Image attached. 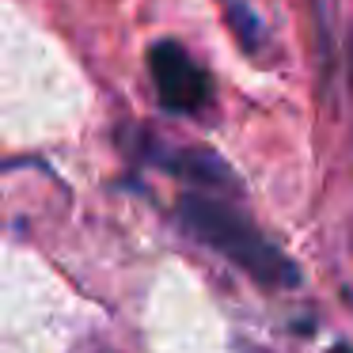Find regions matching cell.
I'll return each mask as SVG.
<instances>
[{"mask_svg":"<svg viewBox=\"0 0 353 353\" xmlns=\"http://www.w3.org/2000/svg\"><path fill=\"white\" fill-rule=\"evenodd\" d=\"M179 221L186 224V232H190L194 239H201V243L213 247L216 254H224L232 266H239L259 285L289 289V285L300 281V274L289 262V254H281L274 243H266V239L259 236V228H254L243 213H236L228 201H221L216 194L213 198H205V194H186V198L179 201Z\"/></svg>","mask_w":353,"mask_h":353,"instance_id":"obj_1","label":"cell"},{"mask_svg":"<svg viewBox=\"0 0 353 353\" xmlns=\"http://www.w3.org/2000/svg\"><path fill=\"white\" fill-rule=\"evenodd\" d=\"M148 69L156 80V95L168 110H201L209 103V77L179 42H156L148 50Z\"/></svg>","mask_w":353,"mask_h":353,"instance_id":"obj_2","label":"cell"},{"mask_svg":"<svg viewBox=\"0 0 353 353\" xmlns=\"http://www.w3.org/2000/svg\"><path fill=\"white\" fill-rule=\"evenodd\" d=\"M148 156L160 163L163 171L179 179H190L198 186H209V190H236V179L228 175L224 160H216L213 152H201V148H175V152H160L156 145H148Z\"/></svg>","mask_w":353,"mask_h":353,"instance_id":"obj_3","label":"cell"},{"mask_svg":"<svg viewBox=\"0 0 353 353\" xmlns=\"http://www.w3.org/2000/svg\"><path fill=\"white\" fill-rule=\"evenodd\" d=\"M221 4H224V16H228V23H232V31H236V39L243 42L247 50H259L262 27H259V19H254V12L247 8L243 0H221Z\"/></svg>","mask_w":353,"mask_h":353,"instance_id":"obj_4","label":"cell"},{"mask_svg":"<svg viewBox=\"0 0 353 353\" xmlns=\"http://www.w3.org/2000/svg\"><path fill=\"white\" fill-rule=\"evenodd\" d=\"M342 353H350V350H342Z\"/></svg>","mask_w":353,"mask_h":353,"instance_id":"obj_5","label":"cell"}]
</instances>
